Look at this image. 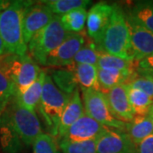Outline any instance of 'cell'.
Returning a JSON list of instances; mask_svg holds the SVG:
<instances>
[{
    "mask_svg": "<svg viewBox=\"0 0 153 153\" xmlns=\"http://www.w3.org/2000/svg\"><path fill=\"white\" fill-rule=\"evenodd\" d=\"M97 47L101 52L132 60L129 28L125 11L118 4H113L109 24Z\"/></svg>",
    "mask_w": 153,
    "mask_h": 153,
    "instance_id": "1",
    "label": "cell"
},
{
    "mask_svg": "<svg viewBox=\"0 0 153 153\" xmlns=\"http://www.w3.org/2000/svg\"><path fill=\"white\" fill-rule=\"evenodd\" d=\"M33 1H11L10 5L0 13V38L7 53L25 55L27 45L22 31V18L26 8Z\"/></svg>",
    "mask_w": 153,
    "mask_h": 153,
    "instance_id": "2",
    "label": "cell"
},
{
    "mask_svg": "<svg viewBox=\"0 0 153 153\" xmlns=\"http://www.w3.org/2000/svg\"><path fill=\"white\" fill-rule=\"evenodd\" d=\"M71 96L60 91L46 71L42 96L37 111L49 134L55 139L58 137L61 116Z\"/></svg>",
    "mask_w": 153,
    "mask_h": 153,
    "instance_id": "3",
    "label": "cell"
},
{
    "mask_svg": "<svg viewBox=\"0 0 153 153\" xmlns=\"http://www.w3.org/2000/svg\"><path fill=\"white\" fill-rule=\"evenodd\" d=\"M1 121L11 126L26 146L33 142L44 132L36 111L23 107L13 96L3 111Z\"/></svg>",
    "mask_w": 153,
    "mask_h": 153,
    "instance_id": "4",
    "label": "cell"
},
{
    "mask_svg": "<svg viewBox=\"0 0 153 153\" xmlns=\"http://www.w3.org/2000/svg\"><path fill=\"white\" fill-rule=\"evenodd\" d=\"M66 34L61 25L60 16L55 15L49 25L30 40L27 44L28 54L38 65L45 66L48 56L63 42Z\"/></svg>",
    "mask_w": 153,
    "mask_h": 153,
    "instance_id": "5",
    "label": "cell"
},
{
    "mask_svg": "<svg viewBox=\"0 0 153 153\" xmlns=\"http://www.w3.org/2000/svg\"><path fill=\"white\" fill-rule=\"evenodd\" d=\"M81 91L84 111L88 116L107 128L125 131L127 123L115 117L104 94L94 89H82Z\"/></svg>",
    "mask_w": 153,
    "mask_h": 153,
    "instance_id": "6",
    "label": "cell"
},
{
    "mask_svg": "<svg viewBox=\"0 0 153 153\" xmlns=\"http://www.w3.org/2000/svg\"><path fill=\"white\" fill-rule=\"evenodd\" d=\"M41 67L27 53L25 55H17L9 69L8 76L15 88L14 95L20 94L37 80Z\"/></svg>",
    "mask_w": 153,
    "mask_h": 153,
    "instance_id": "7",
    "label": "cell"
},
{
    "mask_svg": "<svg viewBox=\"0 0 153 153\" xmlns=\"http://www.w3.org/2000/svg\"><path fill=\"white\" fill-rule=\"evenodd\" d=\"M88 36L86 32L80 33H67L66 38L48 56L45 66L63 68L71 66L74 57L84 44Z\"/></svg>",
    "mask_w": 153,
    "mask_h": 153,
    "instance_id": "8",
    "label": "cell"
},
{
    "mask_svg": "<svg viewBox=\"0 0 153 153\" xmlns=\"http://www.w3.org/2000/svg\"><path fill=\"white\" fill-rule=\"evenodd\" d=\"M54 16L49 7L41 1H33V3L26 8L22 18V31L27 45L36 33L49 25Z\"/></svg>",
    "mask_w": 153,
    "mask_h": 153,
    "instance_id": "9",
    "label": "cell"
},
{
    "mask_svg": "<svg viewBox=\"0 0 153 153\" xmlns=\"http://www.w3.org/2000/svg\"><path fill=\"white\" fill-rule=\"evenodd\" d=\"M113 10V4L106 2H99L94 4L87 13L86 33L98 46L105 31L110 22Z\"/></svg>",
    "mask_w": 153,
    "mask_h": 153,
    "instance_id": "10",
    "label": "cell"
},
{
    "mask_svg": "<svg viewBox=\"0 0 153 153\" xmlns=\"http://www.w3.org/2000/svg\"><path fill=\"white\" fill-rule=\"evenodd\" d=\"M109 128L99 123L84 113L68 128L60 140L67 141H86L97 140Z\"/></svg>",
    "mask_w": 153,
    "mask_h": 153,
    "instance_id": "11",
    "label": "cell"
},
{
    "mask_svg": "<svg viewBox=\"0 0 153 153\" xmlns=\"http://www.w3.org/2000/svg\"><path fill=\"white\" fill-rule=\"evenodd\" d=\"M97 153H134L135 145L125 131L109 128L96 140Z\"/></svg>",
    "mask_w": 153,
    "mask_h": 153,
    "instance_id": "12",
    "label": "cell"
},
{
    "mask_svg": "<svg viewBox=\"0 0 153 153\" xmlns=\"http://www.w3.org/2000/svg\"><path fill=\"white\" fill-rule=\"evenodd\" d=\"M127 22L130 33V55L132 60L139 61L153 54V33L128 17Z\"/></svg>",
    "mask_w": 153,
    "mask_h": 153,
    "instance_id": "13",
    "label": "cell"
},
{
    "mask_svg": "<svg viewBox=\"0 0 153 153\" xmlns=\"http://www.w3.org/2000/svg\"><path fill=\"white\" fill-rule=\"evenodd\" d=\"M104 94L116 118L124 123H129L133 120L134 113L129 103L125 84L114 87Z\"/></svg>",
    "mask_w": 153,
    "mask_h": 153,
    "instance_id": "14",
    "label": "cell"
},
{
    "mask_svg": "<svg viewBox=\"0 0 153 153\" xmlns=\"http://www.w3.org/2000/svg\"><path fill=\"white\" fill-rule=\"evenodd\" d=\"M84 113L85 111H84L82 98L80 96V92L77 88L75 92L71 94V99L68 101L66 108L62 113L59 128H58L57 141L63 137L66 132L68 130V128L76 120H78Z\"/></svg>",
    "mask_w": 153,
    "mask_h": 153,
    "instance_id": "15",
    "label": "cell"
},
{
    "mask_svg": "<svg viewBox=\"0 0 153 153\" xmlns=\"http://www.w3.org/2000/svg\"><path fill=\"white\" fill-rule=\"evenodd\" d=\"M124 11L128 19L153 33V0L136 1Z\"/></svg>",
    "mask_w": 153,
    "mask_h": 153,
    "instance_id": "16",
    "label": "cell"
},
{
    "mask_svg": "<svg viewBox=\"0 0 153 153\" xmlns=\"http://www.w3.org/2000/svg\"><path fill=\"white\" fill-rule=\"evenodd\" d=\"M67 68L73 72L81 90L94 89L100 91L97 76V66L87 64L72 63L71 66H67Z\"/></svg>",
    "mask_w": 153,
    "mask_h": 153,
    "instance_id": "17",
    "label": "cell"
},
{
    "mask_svg": "<svg viewBox=\"0 0 153 153\" xmlns=\"http://www.w3.org/2000/svg\"><path fill=\"white\" fill-rule=\"evenodd\" d=\"M46 76V70H42L37 80L20 94L14 95L17 101L23 107L36 111L42 96L44 82Z\"/></svg>",
    "mask_w": 153,
    "mask_h": 153,
    "instance_id": "18",
    "label": "cell"
},
{
    "mask_svg": "<svg viewBox=\"0 0 153 153\" xmlns=\"http://www.w3.org/2000/svg\"><path fill=\"white\" fill-rule=\"evenodd\" d=\"M125 132L135 146L153 134V123L149 116L134 115L131 122L126 123Z\"/></svg>",
    "mask_w": 153,
    "mask_h": 153,
    "instance_id": "19",
    "label": "cell"
},
{
    "mask_svg": "<svg viewBox=\"0 0 153 153\" xmlns=\"http://www.w3.org/2000/svg\"><path fill=\"white\" fill-rule=\"evenodd\" d=\"M135 75L136 72H126L116 70H103L98 68L97 76L100 90L103 94H105L110 89L120 84H127Z\"/></svg>",
    "mask_w": 153,
    "mask_h": 153,
    "instance_id": "20",
    "label": "cell"
},
{
    "mask_svg": "<svg viewBox=\"0 0 153 153\" xmlns=\"http://www.w3.org/2000/svg\"><path fill=\"white\" fill-rule=\"evenodd\" d=\"M56 87L63 93L71 95L78 88L73 72L67 67L51 68L46 70Z\"/></svg>",
    "mask_w": 153,
    "mask_h": 153,
    "instance_id": "21",
    "label": "cell"
},
{
    "mask_svg": "<svg viewBox=\"0 0 153 153\" xmlns=\"http://www.w3.org/2000/svg\"><path fill=\"white\" fill-rule=\"evenodd\" d=\"M97 67L103 70H116L126 72H136L135 61L123 59L100 51Z\"/></svg>",
    "mask_w": 153,
    "mask_h": 153,
    "instance_id": "22",
    "label": "cell"
},
{
    "mask_svg": "<svg viewBox=\"0 0 153 153\" xmlns=\"http://www.w3.org/2000/svg\"><path fill=\"white\" fill-rule=\"evenodd\" d=\"M86 9H76L60 16V22L66 33H80L84 32L87 20Z\"/></svg>",
    "mask_w": 153,
    "mask_h": 153,
    "instance_id": "23",
    "label": "cell"
},
{
    "mask_svg": "<svg viewBox=\"0 0 153 153\" xmlns=\"http://www.w3.org/2000/svg\"><path fill=\"white\" fill-rule=\"evenodd\" d=\"M0 143L2 149L6 153H18L24 146L16 131L4 121H1L0 125Z\"/></svg>",
    "mask_w": 153,
    "mask_h": 153,
    "instance_id": "24",
    "label": "cell"
},
{
    "mask_svg": "<svg viewBox=\"0 0 153 153\" xmlns=\"http://www.w3.org/2000/svg\"><path fill=\"white\" fill-rule=\"evenodd\" d=\"M126 85V84H125ZM127 93L134 115L147 116L153 105V100L143 91L126 85Z\"/></svg>",
    "mask_w": 153,
    "mask_h": 153,
    "instance_id": "25",
    "label": "cell"
},
{
    "mask_svg": "<svg viewBox=\"0 0 153 153\" xmlns=\"http://www.w3.org/2000/svg\"><path fill=\"white\" fill-rule=\"evenodd\" d=\"M41 2L56 16H62L76 9H86L91 4L89 0H46Z\"/></svg>",
    "mask_w": 153,
    "mask_h": 153,
    "instance_id": "26",
    "label": "cell"
},
{
    "mask_svg": "<svg viewBox=\"0 0 153 153\" xmlns=\"http://www.w3.org/2000/svg\"><path fill=\"white\" fill-rule=\"evenodd\" d=\"M99 54H100V50L98 49L97 45L93 40H91L88 37L84 44L74 57L73 63L87 64V65L97 66Z\"/></svg>",
    "mask_w": 153,
    "mask_h": 153,
    "instance_id": "27",
    "label": "cell"
},
{
    "mask_svg": "<svg viewBox=\"0 0 153 153\" xmlns=\"http://www.w3.org/2000/svg\"><path fill=\"white\" fill-rule=\"evenodd\" d=\"M59 147L63 153H97L96 140L86 141H67L60 140Z\"/></svg>",
    "mask_w": 153,
    "mask_h": 153,
    "instance_id": "28",
    "label": "cell"
},
{
    "mask_svg": "<svg viewBox=\"0 0 153 153\" xmlns=\"http://www.w3.org/2000/svg\"><path fill=\"white\" fill-rule=\"evenodd\" d=\"M33 153H60L57 140L49 134L43 133L33 144Z\"/></svg>",
    "mask_w": 153,
    "mask_h": 153,
    "instance_id": "29",
    "label": "cell"
},
{
    "mask_svg": "<svg viewBox=\"0 0 153 153\" xmlns=\"http://www.w3.org/2000/svg\"><path fill=\"white\" fill-rule=\"evenodd\" d=\"M15 88L10 80L0 71V111H4L14 96Z\"/></svg>",
    "mask_w": 153,
    "mask_h": 153,
    "instance_id": "30",
    "label": "cell"
},
{
    "mask_svg": "<svg viewBox=\"0 0 153 153\" xmlns=\"http://www.w3.org/2000/svg\"><path fill=\"white\" fill-rule=\"evenodd\" d=\"M126 85L130 88L141 90L153 100V78L152 77L140 76L136 73V75Z\"/></svg>",
    "mask_w": 153,
    "mask_h": 153,
    "instance_id": "31",
    "label": "cell"
},
{
    "mask_svg": "<svg viewBox=\"0 0 153 153\" xmlns=\"http://www.w3.org/2000/svg\"><path fill=\"white\" fill-rule=\"evenodd\" d=\"M135 71L140 76L153 77V54L135 61Z\"/></svg>",
    "mask_w": 153,
    "mask_h": 153,
    "instance_id": "32",
    "label": "cell"
},
{
    "mask_svg": "<svg viewBox=\"0 0 153 153\" xmlns=\"http://www.w3.org/2000/svg\"><path fill=\"white\" fill-rule=\"evenodd\" d=\"M134 153H153V134L135 146Z\"/></svg>",
    "mask_w": 153,
    "mask_h": 153,
    "instance_id": "33",
    "label": "cell"
},
{
    "mask_svg": "<svg viewBox=\"0 0 153 153\" xmlns=\"http://www.w3.org/2000/svg\"><path fill=\"white\" fill-rule=\"evenodd\" d=\"M11 1L10 0H0V13L4 11L6 8L10 5Z\"/></svg>",
    "mask_w": 153,
    "mask_h": 153,
    "instance_id": "34",
    "label": "cell"
},
{
    "mask_svg": "<svg viewBox=\"0 0 153 153\" xmlns=\"http://www.w3.org/2000/svg\"><path fill=\"white\" fill-rule=\"evenodd\" d=\"M5 53H7V51H6L5 47H4V44L2 38H0V56L4 55Z\"/></svg>",
    "mask_w": 153,
    "mask_h": 153,
    "instance_id": "35",
    "label": "cell"
},
{
    "mask_svg": "<svg viewBox=\"0 0 153 153\" xmlns=\"http://www.w3.org/2000/svg\"><path fill=\"white\" fill-rule=\"evenodd\" d=\"M148 116L151 117V119H152V123H153V105L151 107V109H150V111H149Z\"/></svg>",
    "mask_w": 153,
    "mask_h": 153,
    "instance_id": "36",
    "label": "cell"
},
{
    "mask_svg": "<svg viewBox=\"0 0 153 153\" xmlns=\"http://www.w3.org/2000/svg\"><path fill=\"white\" fill-rule=\"evenodd\" d=\"M0 125H1V111H0Z\"/></svg>",
    "mask_w": 153,
    "mask_h": 153,
    "instance_id": "37",
    "label": "cell"
},
{
    "mask_svg": "<svg viewBox=\"0 0 153 153\" xmlns=\"http://www.w3.org/2000/svg\"><path fill=\"white\" fill-rule=\"evenodd\" d=\"M152 78H153V77H152Z\"/></svg>",
    "mask_w": 153,
    "mask_h": 153,
    "instance_id": "38",
    "label": "cell"
}]
</instances>
